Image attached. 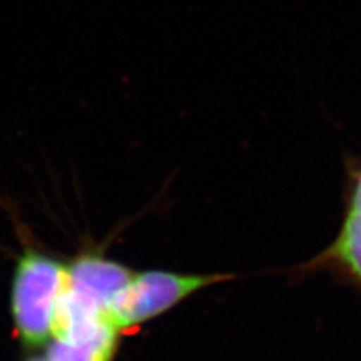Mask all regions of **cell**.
I'll use <instances>...</instances> for the list:
<instances>
[{"label":"cell","mask_w":361,"mask_h":361,"mask_svg":"<svg viewBox=\"0 0 361 361\" xmlns=\"http://www.w3.org/2000/svg\"><path fill=\"white\" fill-rule=\"evenodd\" d=\"M68 261L29 243L17 257L11 288L16 334L26 349L49 345L66 288Z\"/></svg>","instance_id":"cell-1"},{"label":"cell","mask_w":361,"mask_h":361,"mask_svg":"<svg viewBox=\"0 0 361 361\" xmlns=\"http://www.w3.org/2000/svg\"><path fill=\"white\" fill-rule=\"evenodd\" d=\"M235 279L229 273H179L171 269L135 271L111 300L107 316L119 333L131 331L167 313L195 293Z\"/></svg>","instance_id":"cell-2"},{"label":"cell","mask_w":361,"mask_h":361,"mask_svg":"<svg viewBox=\"0 0 361 361\" xmlns=\"http://www.w3.org/2000/svg\"><path fill=\"white\" fill-rule=\"evenodd\" d=\"M121 333L110 322H97L53 337L45 346L49 361H113Z\"/></svg>","instance_id":"cell-3"},{"label":"cell","mask_w":361,"mask_h":361,"mask_svg":"<svg viewBox=\"0 0 361 361\" xmlns=\"http://www.w3.org/2000/svg\"><path fill=\"white\" fill-rule=\"evenodd\" d=\"M318 261L333 262L361 281V209L348 208L337 238Z\"/></svg>","instance_id":"cell-4"},{"label":"cell","mask_w":361,"mask_h":361,"mask_svg":"<svg viewBox=\"0 0 361 361\" xmlns=\"http://www.w3.org/2000/svg\"><path fill=\"white\" fill-rule=\"evenodd\" d=\"M353 209H361V172L355 180L354 188H353V195L351 199H349V207Z\"/></svg>","instance_id":"cell-5"}]
</instances>
